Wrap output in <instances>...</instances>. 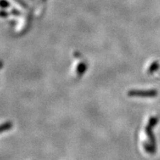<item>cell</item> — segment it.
<instances>
[{
  "mask_svg": "<svg viewBox=\"0 0 160 160\" xmlns=\"http://www.w3.org/2000/svg\"><path fill=\"white\" fill-rule=\"evenodd\" d=\"M11 128V124L10 123L3 124V125H0V133L5 131V130H8V129H10Z\"/></svg>",
  "mask_w": 160,
  "mask_h": 160,
  "instance_id": "1",
  "label": "cell"
}]
</instances>
